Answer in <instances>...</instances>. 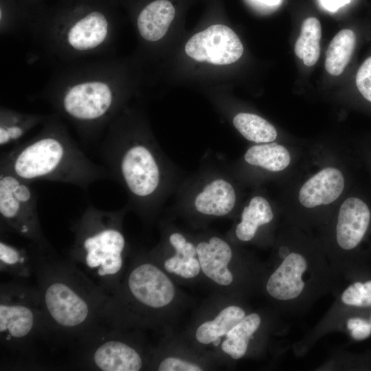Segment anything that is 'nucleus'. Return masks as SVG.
<instances>
[{
    "label": "nucleus",
    "mask_w": 371,
    "mask_h": 371,
    "mask_svg": "<svg viewBox=\"0 0 371 371\" xmlns=\"http://www.w3.org/2000/svg\"><path fill=\"white\" fill-rule=\"evenodd\" d=\"M50 340L75 344L102 323L107 296L69 259L43 251L34 272Z\"/></svg>",
    "instance_id": "obj_1"
},
{
    "label": "nucleus",
    "mask_w": 371,
    "mask_h": 371,
    "mask_svg": "<svg viewBox=\"0 0 371 371\" xmlns=\"http://www.w3.org/2000/svg\"><path fill=\"white\" fill-rule=\"evenodd\" d=\"M0 171L25 181L58 182L87 191L93 183L111 179L61 126L49 124L37 135L1 153Z\"/></svg>",
    "instance_id": "obj_2"
},
{
    "label": "nucleus",
    "mask_w": 371,
    "mask_h": 371,
    "mask_svg": "<svg viewBox=\"0 0 371 371\" xmlns=\"http://www.w3.org/2000/svg\"><path fill=\"white\" fill-rule=\"evenodd\" d=\"M125 210H104L89 203L70 226L74 240L67 258L106 295L116 292L123 277L126 250L122 231Z\"/></svg>",
    "instance_id": "obj_3"
},
{
    "label": "nucleus",
    "mask_w": 371,
    "mask_h": 371,
    "mask_svg": "<svg viewBox=\"0 0 371 371\" xmlns=\"http://www.w3.org/2000/svg\"><path fill=\"white\" fill-rule=\"evenodd\" d=\"M103 166L111 179L127 192L131 203L146 212L154 203L162 181L159 156L147 139L111 130L99 148Z\"/></svg>",
    "instance_id": "obj_4"
},
{
    "label": "nucleus",
    "mask_w": 371,
    "mask_h": 371,
    "mask_svg": "<svg viewBox=\"0 0 371 371\" xmlns=\"http://www.w3.org/2000/svg\"><path fill=\"white\" fill-rule=\"evenodd\" d=\"M50 341L37 289L25 280L0 285V343L17 366L34 363L37 341Z\"/></svg>",
    "instance_id": "obj_5"
},
{
    "label": "nucleus",
    "mask_w": 371,
    "mask_h": 371,
    "mask_svg": "<svg viewBox=\"0 0 371 371\" xmlns=\"http://www.w3.org/2000/svg\"><path fill=\"white\" fill-rule=\"evenodd\" d=\"M175 295L172 282L159 267L148 260L135 262L116 292L107 296L102 310V322L123 329L139 322L141 314L148 315L167 306Z\"/></svg>",
    "instance_id": "obj_6"
},
{
    "label": "nucleus",
    "mask_w": 371,
    "mask_h": 371,
    "mask_svg": "<svg viewBox=\"0 0 371 371\" xmlns=\"http://www.w3.org/2000/svg\"><path fill=\"white\" fill-rule=\"evenodd\" d=\"M32 183L0 171L1 232L14 234L44 250L54 248L46 238Z\"/></svg>",
    "instance_id": "obj_7"
},
{
    "label": "nucleus",
    "mask_w": 371,
    "mask_h": 371,
    "mask_svg": "<svg viewBox=\"0 0 371 371\" xmlns=\"http://www.w3.org/2000/svg\"><path fill=\"white\" fill-rule=\"evenodd\" d=\"M121 329L101 324L78 339L74 363L79 369L138 371L144 366L140 351L122 337Z\"/></svg>",
    "instance_id": "obj_8"
},
{
    "label": "nucleus",
    "mask_w": 371,
    "mask_h": 371,
    "mask_svg": "<svg viewBox=\"0 0 371 371\" xmlns=\"http://www.w3.org/2000/svg\"><path fill=\"white\" fill-rule=\"evenodd\" d=\"M113 103V95L107 84L89 81L71 87L64 94L60 106L64 114L83 128L81 137L84 139L86 127L97 126L107 119Z\"/></svg>",
    "instance_id": "obj_9"
},
{
    "label": "nucleus",
    "mask_w": 371,
    "mask_h": 371,
    "mask_svg": "<svg viewBox=\"0 0 371 371\" xmlns=\"http://www.w3.org/2000/svg\"><path fill=\"white\" fill-rule=\"evenodd\" d=\"M185 52L196 61L222 65L237 61L243 55V46L231 28L217 24L192 36Z\"/></svg>",
    "instance_id": "obj_10"
},
{
    "label": "nucleus",
    "mask_w": 371,
    "mask_h": 371,
    "mask_svg": "<svg viewBox=\"0 0 371 371\" xmlns=\"http://www.w3.org/2000/svg\"><path fill=\"white\" fill-rule=\"evenodd\" d=\"M306 258L297 252H291L271 274L266 284L267 293L280 302L297 299L305 288L303 276L308 269Z\"/></svg>",
    "instance_id": "obj_11"
},
{
    "label": "nucleus",
    "mask_w": 371,
    "mask_h": 371,
    "mask_svg": "<svg viewBox=\"0 0 371 371\" xmlns=\"http://www.w3.org/2000/svg\"><path fill=\"white\" fill-rule=\"evenodd\" d=\"M366 203L357 197H349L341 205L336 225V240L344 250L355 248L363 239L370 221Z\"/></svg>",
    "instance_id": "obj_12"
},
{
    "label": "nucleus",
    "mask_w": 371,
    "mask_h": 371,
    "mask_svg": "<svg viewBox=\"0 0 371 371\" xmlns=\"http://www.w3.org/2000/svg\"><path fill=\"white\" fill-rule=\"evenodd\" d=\"M5 233L1 232L0 271L14 280H26L34 276L39 256L44 250L35 243L19 245L10 240ZM49 251V250H48Z\"/></svg>",
    "instance_id": "obj_13"
},
{
    "label": "nucleus",
    "mask_w": 371,
    "mask_h": 371,
    "mask_svg": "<svg viewBox=\"0 0 371 371\" xmlns=\"http://www.w3.org/2000/svg\"><path fill=\"white\" fill-rule=\"evenodd\" d=\"M345 186L344 175L335 167L323 168L307 181L300 189V203L307 208L328 205L341 194Z\"/></svg>",
    "instance_id": "obj_14"
},
{
    "label": "nucleus",
    "mask_w": 371,
    "mask_h": 371,
    "mask_svg": "<svg viewBox=\"0 0 371 371\" xmlns=\"http://www.w3.org/2000/svg\"><path fill=\"white\" fill-rule=\"evenodd\" d=\"M196 247L203 273L217 284H231L234 276L228 265L233 253L229 245L222 238L213 236L208 241L200 242Z\"/></svg>",
    "instance_id": "obj_15"
},
{
    "label": "nucleus",
    "mask_w": 371,
    "mask_h": 371,
    "mask_svg": "<svg viewBox=\"0 0 371 371\" xmlns=\"http://www.w3.org/2000/svg\"><path fill=\"white\" fill-rule=\"evenodd\" d=\"M236 201L232 184L225 179L217 178L206 183L196 194L193 204L200 214L223 216L229 214Z\"/></svg>",
    "instance_id": "obj_16"
},
{
    "label": "nucleus",
    "mask_w": 371,
    "mask_h": 371,
    "mask_svg": "<svg viewBox=\"0 0 371 371\" xmlns=\"http://www.w3.org/2000/svg\"><path fill=\"white\" fill-rule=\"evenodd\" d=\"M175 10L168 0H155L139 12L137 24L141 36L148 41H157L167 32L174 19Z\"/></svg>",
    "instance_id": "obj_17"
},
{
    "label": "nucleus",
    "mask_w": 371,
    "mask_h": 371,
    "mask_svg": "<svg viewBox=\"0 0 371 371\" xmlns=\"http://www.w3.org/2000/svg\"><path fill=\"white\" fill-rule=\"evenodd\" d=\"M169 242L175 254L164 261L165 270L186 279L198 276L201 266L198 258H196V246L179 232L172 233L169 237Z\"/></svg>",
    "instance_id": "obj_18"
},
{
    "label": "nucleus",
    "mask_w": 371,
    "mask_h": 371,
    "mask_svg": "<svg viewBox=\"0 0 371 371\" xmlns=\"http://www.w3.org/2000/svg\"><path fill=\"white\" fill-rule=\"evenodd\" d=\"M245 315V311L238 306L225 307L214 319L206 321L197 328L195 333L197 341L204 345L218 346L221 337L225 336Z\"/></svg>",
    "instance_id": "obj_19"
},
{
    "label": "nucleus",
    "mask_w": 371,
    "mask_h": 371,
    "mask_svg": "<svg viewBox=\"0 0 371 371\" xmlns=\"http://www.w3.org/2000/svg\"><path fill=\"white\" fill-rule=\"evenodd\" d=\"M273 218V212L269 201L261 196L251 198L245 206L241 214L240 222L237 225L235 234L238 240H251L259 227L269 223Z\"/></svg>",
    "instance_id": "obj_20"
},
{
    "label": "nucleus",
    "mask_w": 371,
    "mask_h": 371,
    "mask_svg": "<svg viewBox=\"0 0 371 371\" xmlns=\"http://www.w3.org/2000/svg\"><path fill=\"white\" fill-rule=\"evenodd\" d=\"M245 161L249 165L270 172L286 169L291 162L287 148L275 142L263 143L251 146L245 153Z\"/></svg>",
    "instance_id": "obj_21"
},
{
    "label": "nucleus",
    "mask_w": 371,
    "mask_h": 371,
    "mask_svg": "<svg viewBox=\"0 0 371 371\" xmlns=\"http://www.w3.org/2000/svg\"><path fill=\"white\" fill-rule=\"evenodd\" d=\"M261 324L260 315L256 313L245 315L225 336L222 350L234 359L242 358L247 352L249 340Z\"/></svg>",
    "instance_id": "obj_22"
},
{
    "label": "nucleus",
    "mask_w": 371,
    "mask_h": 371,
    "mask_svg": "<svg viewBox=\"0 0 371 371\" xmlns=\"http://www.w3.org/2000/svg\"><path fill=\"white\" fill-rule=\"evenodd\" d=\"M356 43L349 29L339 31L332 39L326 53L325 69L333 76L340 75L348 64Z\"/></svg>",
    "instance_id": "obj_23"
},
{
    "label": "nucleus",
    "mask_w": 371,
    "mask_h": 371,
    "mask_svg": "<svg viewBox=\"0 0 371 371\" xmlns=\"http://www.w3.org/2000/svg\"><path fill=\"white\" fill-rule=\"evenodd\" d=\"M321 37L322 27L319 21L315 17L306 19L294 47L296 56L302 59L306 65L310 67L317 63L320 54Z\"/></svg>",
    "instance_id": "obj_24"
},
{
    "label": "nucleus",
    "mask_w": 371,
    "mask_h": 371,
    "mask_svg": "<svg viewBox=\"0 0 371 371\" xmlns=\"http://www.w3.org/2000/svg\"><path fill=\"white\" fill-rule=\"evenodd\" d=\"M233 124L245 139L255 143L271 142L278 136L275 127L256 114L239 113L233 118Z\"/></svg>",
    "instance_id": "obj_25"
},
{
    "label": "nucleus",
    "mask_w": 371,
    "mask_h": 371,
    "mask_svg": "<svg viewBox=\"0 0 371 371\" xmlns=\"http://www.w3.org/2000/svg\"><path fill=\"white\" fill-rule=\"evenodd\" d=\"M39 120L38 117L22 115L3 111L1 113L0 126L1 147L18 142Z\"/></svg>",
    "instance_id": "obj_26"
},
{
    "label": "nucleus",
    "mask_w": 371,
    "mask_h": 371,
    "mask_svg": "<svg viewBox=\"0 0 371 371\" xmlns=\"http://www.w3.org/2000/svg\"><path fill=\"white\" fill-rule=\"evenodd\" d=\"M341 300L348 306H371V280L350 284L342 293Z\"/></svg>",
    "instance_id": "obj_27"
},
{
    "label": "nucleus",
    "mask_w": 371,
    "mask_h": 371,
    "mask_svg": "<svg viewBox=\"0 0 371 371\" xmlns=\"http://www.w3.org/2000/svg\"><path fill=\"white\" fill-rule=\"evenodd\" d=\"M356 85L361 95L371 102V56L360 66L356 76Z\"/></svg>",
    "instance_id": "obj_28"
},
{
    "label": "nucleus",
    "mask_w": 371,
    "mask_h": 371,
    "mask_svg": "<svg viewBox=\"0 0 371 371\" xmlns=\"http://www.w3.org/2000/svg\"><path fill=\"white\" fill-rule=\"evenodd\" d=\"M202 368L197 364L177 357H166L158 365L159 371H201Z\"/></svg>",
    "instance_id": "obj_29"
},
{
    "label": "nucleus",
    "mask_w": 371,
    "mask_h": 371,
    "mask_svg": "<svg viewBox=\"0 0 371 371\" xmlns=\"http://www.w3.org/2000/svg\"><path fill=\"white\" fill-rule=\"evenodd\" d=\"M346 327L355 340H363L371 335V323L364 319L350 318L346 322Z\"/></svg>",
    "instance_id": "obj_30"
},
{
    "label": "nucleus",
    "mask_w": 371,
    "mask_h": 371,
    "mask_svg": "<svg viewBox=\"0 0 371 371\" xmlns=\"http://www.w3.org/2000/svg\"><path fill=\"white\" fill-rule=\"evenodd\" d=\"M323 6L330 10L335 11L339 8L344 5L346 3H348L350 0H321Z\"/></svg>",
    "instance_id": "obj_31"
},
{
    "label": "nucleus",
    "mask_w": 371,
    "mask_h": 371,
    "mask_svg": "<svg viewBox=\"0 0 371 371\" xmlns=\"http://www.w3.org/2000/svg\"><path fill=\"white\" fill-rule=\"evenodd\" d=\"M257 1L264 3L265 4L269 5H277L280 1V0H257Z\"/></svg>",
    "instance_id": "obj_32"
},
{
    "label": "nucleus",
    "mask_w": 371,
    "mask_h": 371,
    "mask_svg": "<svg viewBox=\"0 0 371 371\" xmlns=\"http://www.w3.org/2000/svg\"><path fill=\"white\" fill-rule=\"evenodd\" d=\"M370 322L371 323V318H370Z\"/></svg>",
    "instance_id": "obj_33"
}]
</instances>
